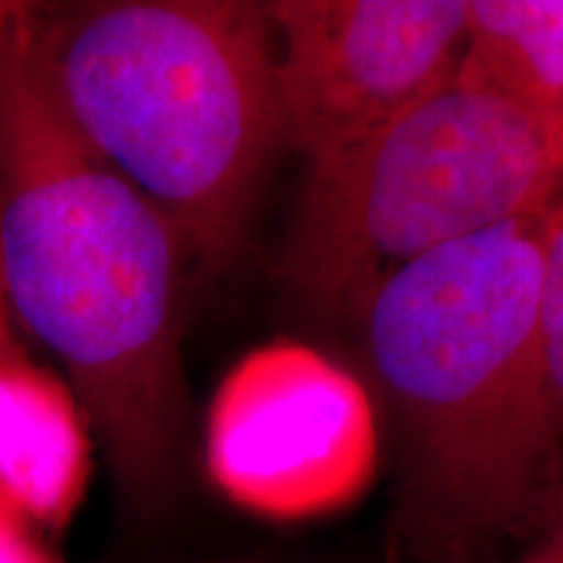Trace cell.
I'll return each instance as SVG.
<instances>
[{
    "instance_id": "obj_1",
    "label": "cell",
    "mask_w": 563,
    "mask_h": 563,
    "mask_svg": "<svg viewBox=\"0 0 563 563\" xmlns=\"http://www.w3.org/2000/svg\"><path fill=\"white\" fill-rule=\"evenodd\" d=\"M30 3H0V298L66 368L115 470L150 511L178 481L186 243L84 144L42 79Z\"/></svg>"
},
{
    "instance_id": "obj_2",
    "label": "cell",
    "mask_w": 563,
    "mask_h": 563,
    "mask_svg": "<svg viewBox=\"0 0 563 563\" xmlns=\"http://www.w3.org/2000/svg\"><path fill=\"white\" fill-rule=\"evenodd\" d=\"M545 214L394 272L347 323L397 441V527L420 563H477L563 506L540 336Z\"/></svg>"
},
{
    "instance_id": "obj_3",
    "label": "cell",
    "mask_w": 563,
    "mask_h": 563,
    "mask_svg": "<svg viewBox=\"0 0 563 563\" xmlns=\"http://www.w3.org/2000/svg\"><path fill=\"white\" fill-rule=\"evenodd\" d=\"M40 74L84 144L157 207L188 256L241 253L287 146L266 3L32 5Z\"/></svg>"
},
{
    "instance_id": "obj_4",
    "label": "cell",
    "mask_w": 563,
    "mask_h": 563,
    "mask_svg": "<svg viewBox=\"0 0 563 563\" xmlns=\"http://www.w3.org/2000/svg\"><path fill=\"white\" fill-rule=\"evenodd\" d=\"M561 191L563 123L454 74L361 144L308 165L282 272L313 313L347 323L394 272L548 214Z\"/></svg>"
},
{
    "instance_id": "obj_5",
    "label": "cell",
    "mask_w": 563,
    "mask_h": 563,
    "mask_svg": "<svg viewBox=\"0 0 563 563\" xmlns=\"http://www.w3.org/2000/svg\"><path fill=\"white\" fill-rule=\"evenodd\" d=\"M376 464L378 428L368 391L306 344L253 350L211 402V481L262 517L340 511L368 488Z\"/></svg>"
},
{
    "instance_id": "obj_6",
    "label": "cell",
    "mask_w": 563,
    "mask_h": 563,
    "mask_svg": "<svg viewBox=\"0 0 563 563\" xmlns=\"http://www.w3.org/2000/svg\"><path fill=\"white\" fill-rule=\"evenodd\" d=\"M277 45L287 146L308 165L361 144L460 68L467 0H279Z\"/></svg>"
},
{
    "instance_id": "obj_7",
    "label": "cell",
    "mask_w": 563,
    "mask_h": 563,
    "mask_svg": "<svg viewBox=\"0 0 563 563\" xmlns=\"http://www.w3.org/2000/svg\"><path fill=\"white\" fill-rule=\"evenodd\" d=\"M84 415L11 332L0 336V501L24 519L63 527L89 475Z\"/></svg>"
},
{
    "instance_id": "obj_8",
    "label": "cell",
    "mask_w": 563,
    "mask_h": 563,
    "mask_svg": "<svg viewBox=\"0 0 563 563\" xmlns=\"http://www.w3.org/2000/svg\"><path fill=\"white\" fill-rule=\"evenodd\" d=\"M456 79L563 123V0H467Z\"/></svg>"
},
{
    "instance_id": "obj_9",
    "label": "cell",
    "mask_w": 563,
    "mask_h": 563,
    "mask_svg": "<svg viewBox=\"0 0 563 563\" xmlns=\"http://www.w3.org/2000/svg\"><path fill=\"white\" fill-rule=\"evenodd\" d=\"M540 336L553 418L563 441V199L543 222V277H540Z\"/></svg>"
},
{
    "instance_id": "obj_10",
    "label": "cell",
    "mask_w": 563,
    "mask_h": 563,
    "mask_svg": "<svg viewBox=\"0 0 563 563\" xmlns=\"http://www.w3.org/2000/svg\"><path fill=\"white\" fill-rule=\"evenodd\" d=\"M0 563H53L34 543L24 517L0 501Z\"/></svg>"
},
{
    "instance_id": "obj_11",
    "label": "cell",
    "mask_w": 563,
    "mask_h": 563,
    "mask_svg": "<svg viewBox=\"0 0 563 563\" xmlns=\"http://www.w3.org/2000/svg\"><path fill=\"white\" fill-rule=\"evenodd\" d=\"M514 563H563V506L548 519L530 551Z\"/></svg>"
},
{
    "instance_id": "obj_12",
    "label": "cell",
    "mask_w": 563,
    "mask_h": 563,
    "mask_svg": "<svg viewBox=\"0 0 563 563\" xmlns=\"http://www.w3.org/2000/svg\"><path fill=\"white\" fill-rule=\"evenodd\" d=\"M5 323H9L5 321V306H3V298H0V334L9 332V327H5Z\"/></svg>"
}]
</instances>
